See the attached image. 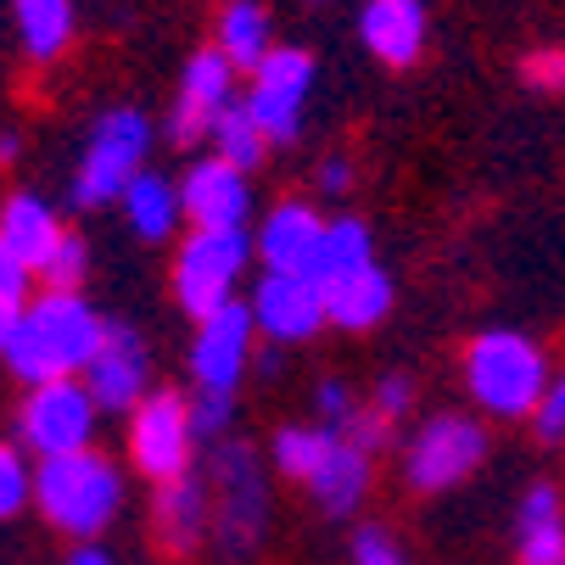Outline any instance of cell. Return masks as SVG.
<instances>
[{
  "mask_svg": "<svg viewBox=\"0 0 565 565\" xmlns=\"http://www.w3.org/2000/svg\"><path fill=\"white\" fill-rule=\"evenodd\" d=\"M12 18L34 62H56L73 40V0H12Z\"/></svg>",
  "mask_w": 565,
  "mask_h": 565,
  "instance_id": "cell-24",
  "label": "cell"
},
{
  "mask_svg": "<svg viewBox=\"0 0 565 565\" xmlns=\"http://www.w3.org/2000/svg\"><path fill=\"white\" fill-rule=\"evenodd\" d=\"M151 521H157V543L174 548V554H191L213 521V504H207V488L196 476H174V481H157V504H151Z\"/></svg>",
  "mask_w": 565,
  "mask_h": 565,
  "instance_id": "cell-19",
  "label": "cell"
},
{
  "mask_svg": "<svg viewBox=\"0 0 565 565\" xmlns=\"http://www.w3.org/2000/svg\"><path fill=\"white\" fill-rule=\"evenodd\" d=\"M218 51L235 67H264V56L275 51L269 40V12L253 7V0H230L224 18H218Z\"/></svg>",
  "mask_w": 565,
  "mask_h": 565,
  "instance_id": "cell-25",
  "label": "cell"
},
{
  "mask_svg": "<svg viewBox=\"0 0 565 565\" xmlns=\"http://www.w3.org/2000/svg\"><path fill=\"white\" fill-rule=\"evenodd\" d=\"M34 504L67 537H102V526L124 504V476L96 448L56 454V459H40V470H34Z\"/></svg>",
  "mask_w": 565,
  "mask_h": 565,
  "instance_id": "cell-3",
  "label": "cell"
},
{
  "mask_svg": "<svg viewBox=\"0 0 565 565\" xmlns=\"http://www.w3.org/2000/svg\"><path fill=\"white\" fill-rule=\"evenodd\" d=\"M18 319H23V308L0 302V359H7V348H12V331H18Z\"/></svg>",
  "mask_w": 565,
  "mask_h": 565,
  "instance_id": "cell-40",
  "label": "cell"
},
{
  "mask_svg": "<svg viewBox=\"0 0 565 565\" xmlns=\"http://www.w3.org/2000/svg\"><path fill=\"white\" fill-rule=\"evenodd\" d=\"M359 264H370V230L359 218H337L326 230V253H319V280L342 275V269H359Z\"/></svg>",
  "mask_w": 565,
  "mask_h": 565,
  "instance_id": "cell-28",
  "label": "cell"
},
{
  "mask_svg": "<svg viewBox=\"0 0 565 565\" xmlns=\"http://www.w3.org/2000/svg\"><path fill=\"white\" fill-rule=\"evenodd\" d=\"M348 185H353V169H348V157H326V169H319V191L342 196Z\"/></svg>",
  "mask_w": 565,
  "mask_h": 565,
  "instance_id": "cell-38",
  "label": "cell"
},
{
  "mask_svg": "<svg viewBox=\"0 0 565 565\" xmlns=\"http://www.w3.org/2000/svg\"><path fill=\"white\" fill-rule=\"evenodd\" d=\"M326 218H319L308 202H280L264 230H258V258L264 269L280 275H319V253H326Z\"/></svg>",
  "mask_w": 565,
  "mask_h": 565,
  "instance_id": "cell-15",
  "label": "cell"
},
{
  "mask_svg": "<svg viewBox=\"0 0 565 565\" xmlns=\"http://www.w3.org/2000/svg\"><path fill=\"white\" fill-rule=\"evenodd\" d=\"M180 196H185L191 230H241V224H247V207H253L247 174H241L235 163H224V157L191 163Z\"/></svg>",
  "mask_w": 565,
  "mask_h": 565,
  "instance_id": "cell-16",
  "label": "cell"
},
{
  "mask_svg": "<svg viewBox=\"0 0 565 565\" xmlns=\"http://www.w3.org/2000/svg\"><path fill=\"white\" fill-rule=\"evenodd\" d=\"M235 426V392H196L191 397V431L196 443H218Z\"/></svg>",
  "mask_w": 565,
  "mask_h": 565,
  "instance_id": "cell-31",
  "label": "cell"
},
{
  "mask_svg": "<svg viewBox=\"0 0 565 565\" xmlns=\"http://www.w3.org/2000/svg\"><path fill=\"white\" fill-rule=\"evenodd\" d=\"M258 247L247 241V230H191L185 247L174 258V297L191 319H207L213 308L235 302V280L247 269Z\"/></svg>",
  "mask_w": 565,
  "mask_h": 565,
  "instance_id": "cell-5",
  "label": "cell"
},
{
  "mask_svg": "<svg viewBox=\"0 0 565 565\" xmlns=\"http://www.w3.org/2000/svg\"><path fill=\"white\" fill-rule=\"evenodd\" d=\"M359 40L370 45L375 62L409 67L420 56V45H426V7L420 0H364Z\"/></svg>",
  "mask_w": 565,
  "mask_h": 565,
  "instance_id": "cell-17",
  "label": "cell"
},
{
  "mask_svg": "<svg viewBox=\"0 0 565 565\" xmlns=\"http://www.w3.org/2000/svg\"><path fill=\"white\" fill-rule=\"evenodd\" d=\"M532 420H537V437H543V443H559V437H565V375H554L543 409H537Z\"/></svg>",
  "mask_w": 565,
  "mask_h": 565,
  "instance_id": "cell-37",
  "label": "cell"
},
{
  "mask_svg": "<svg viewBox=\"0 0 565 565\" xmlns=\"http://www.w3.org/2000/svg\"><path fill=\"white\" fill-rule=\"evenodd\" d=\"M409 403H415L409 375H386V381L375 386V415H381V420H403V415H409Z\"/></svg>",
  "mask_w": 565,
  "mask_h": 565,
  "instance_id": "cell-36",
  "label": "cell"
},
{
  "mask_svg": "<svg viewBox=\"0 0 565 565\" xmlns=\"http://www.w3.org/2000/svg\"><path fill=\"white\" fill-rule=\"evenodd\" d=\"M319 286H326L331 326H342V331H370V326H381L386 308H392V280H386V269H381L375 258L359 264V269L326 275Z\"/></svg>",
  "mask_w": 565,
  "mask_h": 565,
  "instance_id": "cell-18",
  "label": "cell"
},
{
  "mask_svg": "<svg viewBox=\"0 0 565 565\" xmlns=\"http://www.w3.org/2000/svg\"><path fill=\"white\" fill-rule=\"evenodd\" d=\"M146 151H151V124L135 107L102 113L96 129H90L85 157H78V174H73V207L124 202L135 174H146Z\"/></svg>",
  "mask_w": 565,
  "mask_h": 565,
  "instance_id": "cell-4",
  "label": "cell"
},
{
  "mask_svg": "<svg viewBox=\"0 0 565 565\" xmlns=\"http://www.w3.org/2000/svg\"><path fill=\"white\" fill-rule=\"evenodd\" d=\"M62 235H67V230L56 224V207H51V202H40V196H29V191H18L12 202H0V247H12L34 275L45 269V258L56 253Z\"/></svg>",
  "mask_w": 565,
  "mask_h": 565,
  "instance_id": "cell-21",
  "label": "cell"
},
{
  "mask_svg": "<svg viewBox=\"0 0 565 565\" xmlns=\"http://www.w3.org/2000/svg\"><path fill=\"white\" fill-rule=\"evenodd\" d=\"M146 381H151L146 342L129 326H107V337H102V348H96V359L85 370V386L96 392V403H102V409H113V415H124V409L135 415L140 403H146Z\"/></svg>",
  "mask_w": 565,
  "mask_h": 565,
  "instance_id": "cell-13",
  "label": "cell"
},
{
  "mask_svg": "<svg viewBox=\"0 0 565 565\" xmlns=\"http://www.w3.org/2000/svg\"><path fill=\"white\" fill-rule=\"evenodd\" d=\"M253 319L269 342H308L319 326H326V286L319 275H280L264 269L258 291H253Z\"/></svg>",
  "mask_w": 565,
  "mask_h": 565,
  "instance_id": "cell-12",
  "label": "cell"
},
{
  "mask_svg": "<svg viewBox=\"0 0 565 565\" xmlns=\"http://www.w3.org/2000/svg\"><path fill=\"white\" fill-rule=\"evenodd\" d=\"M515 565H565V499L537 481L515 510Z\"/></svg>",
  "mask_w": 565,
  "mask_h": 565,
  "instance_id": "cell-20",
  "label": "cell"
},
{
  "mask_svg": "<svg viewBox=\"0 0 565 565\" xmlns=\"http://www.w3.org/2000/svg\"><path fill=\"white\" fill-rule=\"evenodd\" d=\"M29 499H34V470H29L23 448L0 443V521H12Z\"/></svg>",
  "mask_w": 565,
  "mask_h": 565,
  "instance_id": "cell-30",
  "label": "cell"
},
{
  "mask_svg": "<svg viewBox=\"0 0 565 565\" xmlns=\"http://www.w3.org/2000/svg\"><path fill=\"white\" fill-rule=\"evenodd\" d=\"M521 78L532 90H548V96H565V51L559 45H543L521 62Z\"/></svg>",
  "mask_w": 565,
  "mask_h": 565,
  "instance_id": "cell-33",
  "label": "cell"
},
{
  "mask_svg": "<svg viewBox=\"0 0 565 565\" xmlns=\"http://www.w3.org/2000/svg\"><path fill=\"white\" fill-rule=\"evenodd\" d=\"M337 443H342V437H337L331 426H286V431H275L269 459L280 465V476H291V481H313V470L331 459Z\"/></svg>",
  "mask_w": 565,
  "mask_h": 565,
  "instance_id": "cell-26",
  "label": "cell"
},
{
  "mask_svg": "<svg viewBox=\"0 0 565 565\" xmlns=\"http://www.w3.org/2000/svg\"><path fill=\"white\" fill-rule=\"evenodd\" d=\"M319 420H326L337 437H342V426L359 415V403H353V392H348V381H326V386H319Z\"/></svg>",
  "mask_w": 565,
  "mask_h": 565,
  "instance_id": "cell-34",
  "label": "cell"
},
{
  "mask_svg": "<svg viewBox=\"0 0 565 565\" xmlns=\"http://www.w3.org/2000/svg\"><path fill=\"white\" fill-rule=\"evenodd\" d=\"M213 481H218V510H213V532L224 554H247L264 532L269 515V488L258 476V454L247 443H218L213 454Z\"/></svg>",
  "mask_w": 565,
  "mask_h": 565,
  "instance_id": "cell-7",
  "label": "cell"
},
{
  "mask_svg": "<svg viewBox=\"0 0 565 565\" xmlns=\"http://www.w3.org/2000/svg\"><path fill=\"white\" fill-rule=\"evenodd\" d=\"M191 403H180L174 392H151L135 420H129V459L140 465V476L151 481H174L191 470Z\"/></svg>",
  "mask_w": 565,
  "mask_h": 565,
  "instance_id": "cell-9",
  "label": "cell"
},
{
  "mask_svg": "<svg viewBox=\"0 0 565 565\" xmlns=\"http://www.w3.org/2000/svg\"><path fill=\"white\" fill-rule=\"evenodd\" d=\"M481 459H488V431L470 415H437L415 431L409 454H403V476H409L415 493H443L459 488Z\"/></svg>",
  "mask_w": 565,
  "mask_h": 565,
  "instance_id": "cell-8",
  "label": "cell"
},
{
  "mask_svg": "<svg viewBox=\"0 0 565 565\" xmlns=\"http://www.w3.org/2000/svg\"><path fill=\"white\" fill-rule=\"evenodd\" d=\"M18 157V135H0V163H12Z\"/></svg>",
  "mask_w": 565,
  "mask_h": 565,
  "instance_id": "cell-41",
  "label": "cell"
},
{
  "mask_svg": "<svg viewBox=\"0 0 565 565\" xmlns=\"http://www.w3.org/2000/svg\"><path fill=\"white\" fill-rule=\"evenodd\" d=\"M253 337H258L253 302H224L207 319H196V342H191L196 386L202 392H235L247 364H253Z\"/></svg>",
  "mask_w": 565,
  "mask_h": 565,
  "instance_id": "cell-10",
  "label": "cell"
},
{
  "mask_svg": "<svg viewBox=\"0 0 565 565\" xmlns=\"http://www.w3.org/2000/svg\"><path fill=\"white\" fill-rule=\"evenodd\" d=\"M230 78H235V62L224 51H196L180 73V96H174V146H191L202 135H213V124L224 118L230 107Z\"/></svg>",
  "mask_w": 565,
  "mask_h": 565,
  "instance_id": "cell-14",
  "label": "cell"
},
{
  "mask_svg": "<svg viewBox=\"0 0 565 565\" xmlns=\"http://www.w3.org/2000/svg\"><path fill=\"white\" fill-rule=\"evenodd\" d=\"M370 459L375 454H364L359 443H337L331 448V459L313 470V481H308V493H313V504L326 510V515H353L359 504H364V493H370Z\"/></svg>",
  "mask_w": 565,
  "mask_h": 565,
  "instance_id": "cell-22",
  "label": "cell"
},
{
  "mask_svg": "<svg viewBox=\"0 0 565 565\" xmlns=\"http://www.w3.org/2000/svg\"><path fill=\"white\" fill-rule=\"evenodd\" d=\"M124 213H129V230L140 241H169L174 224L185 218V196L163 180V174H135V185L124 191Z\"/></svg>",
  "mask_w": 565,
  "mask_h": 565,
  "instance_id": "cell-23",
  "label": "cell"
},
{
  "mask_svg": "<svg viewBox=\"0 0 565 565\" xmlns=\"http://www.w3.org/2000/svg\"><path fill=\"white\" fill-rule=\"evenodd\" d=\"M40 275H45L51 291H78V286H85V275H90V247H85V235L67 230V235L56 241V253L45 258Z\"/></svg>",
  "mask_w": 565,
  "mask_h": 565,
  "instance_id": "cell-29",
  "label": "cell"
},
{
  "mask_svg": "<svg viewBox=\"0 0 565 565\" xmlns=\"http://www.w3.org/2000/svg\"><path fill=\"white\" fill-rule=\"evenodd\" d=\"M465 386L493 420H526L543 409L554 386L548 359L521 331H481L465 353Z\"/></svg>",
  "mask_w": 565,
  "mask_h": 565,
  "instance_id": "cell-2",
  "label": "cell"
},
{
  "mask_svg": "<svg viewBox=\"0 0 565 565\" xmlns=\"http://www.w3.org/2000/svg\"><path fill=\"white\" fill-rule=\"evenodd\" d=\"M353 565H409L403 543L386 526H359L353 532Z\"/></svg>",
  "mask_w": 565,
  "mask_h": 565,
  "instance_id": "cell-32",
  "label": "cell"
},
{
  "mask_svg": "<svg viewBox=\"0 0 565 565\" xmlns=\"http://www.w3.org/2000/svg\"><path fill=\"white\" fill-rule=\"evenodd\" d=\"M308 90H313V56H308V51L280 45V51L264 56V67H253V96H247V107H253V118L264 124L269 146H275V140H280V146L297 140Z\"/></svg>",
  "mask_w": 565,
  "mask_h": 565,
  "instance_id": "cell-11",
  "label": "cell"
},
{
  "mask_svg": "<svg viewBox=\"0 0 565 565\" xmlns=\"http://www.w3.org/2000/svg\"><path fill=\"white\" fill-rule=\"evenodd\" d=\"M96 415H102V403H96L90 386H78V381H45V386H29L18 431H23V443L40 459L85 454L90 437H96Z\"/></svg>",
  "mask_w": 565,
  "mask_h": 565,
  "instance_id": "cell-6",
  "label": "cell"
},
{
  "mask_svg": "<svg viewBox=\"0 0 565 565\" xmlns=\"http://www.w3.org/2000/svg\"><path fill=\"white\" fill-rule=\"evenodd\" d=\"M29 280H34V269H29L12 247H0V302L29 308Z\"/></svg>",
  "mask_w": 565,
  "mask_h": 565,
  "instance_id": "cell-35",
  "label": "cell"
},
{
  "mask_svg": "<svg viewBox=\"0 0 565 565\" xmlns=\"http://www.w3.org/2000/svg\"><path fill=\"white\" fill-rule=\"evenodd\" d=\"M67 565H113V554H107L96 537H85V543H78V548L67 554Z\"/></svg>",
  "mask_w": 565,
  "mask_h": 565,
  "instance_id": "cell-39",
  "label": "cell"
},
{
  "mask_svg": "<svg viewBox=\"0 0 565 565\" xmlns=\"http://www.w3.org/2000/svg\"><path fill=\"white\" fill-rule=\"evenodd\" d=\"M107 337V319L78 297V291H45L40 302L23 308L12 348H7V370L23 386H45V381H73L85 375L96 348Z\"/></svg>",
  "mask_w": 565,
  "mask_h": 565,
  "instance_id": "cell-1",
  "label": "cell"
},
{
  "mask_svg": "<svg viewBox=\"0 0 565 565\" xmlns=\"http://www.w3.org/2000/svg\"><path fill=\"white\" fill-rule=\"evenodd\" d=\"M213 157H224V163H235L241 174L247 169H258L264 163V151H269V135H264V124L253 118V107L247 102H230L224 107V118L213 124Z\"/></svg>",
  "mask_w": 565,
  "mask_h": 565,
  "instance_id": "cell-27",
  "label": "cell"
}]
</instances>
